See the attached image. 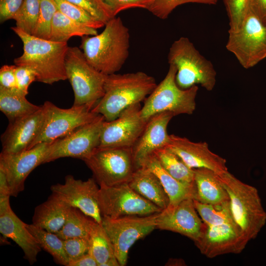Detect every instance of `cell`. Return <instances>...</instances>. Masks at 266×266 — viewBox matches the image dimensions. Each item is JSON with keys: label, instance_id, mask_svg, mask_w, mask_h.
I'll list each match as a JSON object with an SVG mask.
<instances>
[{"label": "cell", "instance_id": "21", "mask_svg": "<svg viewBox=\"0 0 266 266\" xmlns=\"http://www.w3.org/2000/svg\"><path fill=\"white\" fill-rule=\"evenodd\" d=\"M174 116L171 113L164 112L149 119L142 133L132 148L135 168L139 167L143 161L156 150L167 145L170 136L167 127Z\"/></svg>", "mask_w": 266, "mask_h": 266}, {"label": "cell", "instance_id": "28", "mask_svg": "<svg viewBox=\"0 0 266 266\" xmlns=\"http://www.w3.org/2000/svg\"><path fill=\"white\" fill-rule=\"evenodd\" d=\"M97 29L82 25L68 18L60 11L55 13L51 25L49 40L55 42H66L71 37L94 35Z\"/></svg>", "mask_w": 266, "mask_h": 266}, {"label": "cell", "instance_id": "8", "mask_svg": "<svg viewBox=\"0 0 266 266\" xmlns=\"http://www.w3.org/2000/svg\"><path fill=\"white\" fill-rule=\"evenodd\" d=\"M228 33L226 47L243 68L253 67L266 58V23L250 10L240 27Z\"/></svg>", "mask_w": 266, "mask_h": 266}, {"label": "cell", "instance_id": "37", "mask_svg": "<svg viewBox=\"0 0 266 266\" xmlns=\"http://www.w3.org/2000/svg\"><path fill=\"white\" fill-rule=\"evenodd\" d=\"M219 0H153L147 9L151 13L161 19H166L177 6L187 3H197L215 5Z\"/></svg>", "mask_w": 266, "mask_h": 266}, {"label": "cell", "instance_id": "29", "mask_svg": "<svg viewBox=\"0 0 266 266\" xmlns=\"http://www.w3.org/2000/svg\"><path fill=\"white\" fill-rule=\"evenodd\" d=\"M153 154L161 166L176 179L187 184L195 182V173L183 160L167 147L156 150Z\"/></svg>", "mask_w": 266, "mask_h": 266}, {"label": "cell", "instance_id": "22", "mask_svg": "<svg viewBox=\"0 0 266 266\" xmlns=\"http://www.w3.org/2000/svg\"><path fill=\"white\" fill-rule=\"evenodd\" d=\"M0 232L3 236L12 239L23 250L25 258L31 265L37 261L41 250L38 242L23 222L10 207L0 214Z\"/></svg>", "mask_w": 266, "mask_h": 266}, {"label": "cell", "instance_id": "24", "mask_svg": "<svg viewBox=\"0 0 266 266\" xmlns=\"http://www.w3.org/2000/svg\"><path fill=\"white\" fill-rule=\"evenodd\" d=\"M196 194L194 200L217 205L230 201V197L219 174L205 168H193Z\"/></svg>", "mask_w": 266, "mask_h": 266}, {"label": "cell", "instance_id": "35", "mask_svg": "<svg viewBox=\"0 0 266 266\" xmlns=\"http://www.w3.org/2000/svg\"><path fill=\"white\" fill-rule=\"evenodd\" d=\"M58 9L73 21L89 28L98 29L105 24L97 19L83 8L66 0H54Z\"/></svg>", "mask_w": 266, "mask_h": 266}, {"label": "cell", "instance_id": "2", "mask_svg": "<svg viewBox=\"0 0 266 266\" xmlns=\"http://www.w3.org/2000/svg\"><path fill=\"white\" fill-rule=\"evenodd\" d=\"M11 29L21 39L23 54L14 59L15 65L32 68L36 81L47 84L67 79L65 58L69 46L66 42H55L26 33L17 27Z\"/></svg>", "mask_w": 266, "mask_h": 266}, {"label": "cell", "instance_id": "32", "mask_svg": "<svg viewBox=\"0 0 266 266\" xmlns=\"http://www.w3.org/2000/svg\"><path fill=\"white\" fill-rule=\"evenodd\" d=\"M93 220L79 209L71 206L64 226L56 234L63 240L88 238Z\"/></svg>", "mask_w": 266, "mask_h": 266}, {"label": "cell", "instance_id": "12", "mask_svg": "<svg viewBox=\"0 0 266 266\" xmlns=\"http://www.w3.org/2000/svg\"><path fill=\"white\" fill-rule=\"evenodd\" d=\"M45 113L42 129L28 149L42 142H51L76 129L90 123L99 115L88 105H73L70 108H60L46 101L42 105Z\"/></svg>", "mask_w": 266, "mask_h": 266}, {"label": "cell", "instance_id": "20", "mask_svg": "<svg viewBox=\"0 0 266 266\" xmlns=\"http://www.w3.org/2000/svg\"><path fill=\"white\" fill-rule=\"evenodd\" d=\"M44 118L41 105L35 112L9 122L1 135V152L14 154L28 149L39 134Z\"/></svg>", "mask_w": 266, "mask_h": 266}, {"label": "cell", "instance_id": "4", "mask_svg": "<svg viewBox=\"0 0 266 266\" xmlns=\"http://www.w3.org/2000/svg\"><path fill=\"white\" fill-rule=\"evenodd\" d=\"M219 176L229 195L235 222L249 241L255 238L266 223V212L258 190L228 171Z\"/></svg>", "mask_w": 266, "mask_h": 266}, {"label": "cell", "instance_id": "36", "mask_svg": "<svg viewBox=\"0 0 266 266\" xmlns=\"http://www.w3.org/2000/svg\"><path fill=\"white\" fill-rule=\"evenodd\" d=\"M39 16L33 35L49 40L52 20L58 9L54 0H39Z\"/></svg>", "mask_w": 266, "mask_h": 266}, {"label": "cell", "instance_id": "26", "mask_svg": "<svg viewBox=\"0 0 266 266\" xmlns=\"http://www.w3.org/2000/svg\"><path fill=\"white\" fill-rule=\"evenodd\" d=\"M141 166L147 167L158 176L169 197L168 206L176 205L185 199H195V183H185L173 177L161 166L153 154L147 157Z\"/></svg>", "mask_w": 266, "mask_h": 266}, {"label": "cell", "instance_id": "31", "mask_svg": "<svg viewBox=\"0 0 266 266\" xmlns=\"http://www.w3.org/2000/svg\"><path fill=\"white\" fill-rule=\"evenodd\" d=\"M27 227L35 237L41 249L49 253L57 264L68 266L69 260L65 251L62 239L56 233L49 232L33 224H27Z\"/></svg>", "mask_w": 266, "mask_h": 266}, {"label": "cell", "instance_id": "42", "mask_svg": "<svg viewBox=\"0 0 266 266\" xmlns=\"http://www.w3.org/2000/svg\"><path fill=\"white\" fill-rule=\"evenodd\" d=\"M15 72L18 91L26 96L29 87L33 82L36 81V73L32 68L21 66H16Z\"/></svg>", "mask_w": 266, "mask_h": 266}, {"label": "cell", "instance_id": "3", "mask_svg": "<svg viewBox=\"0 0 266 266\" xmlns=\"http://www.w3.org/2000/svg\"><path fill=\"white\" fill-rule=\"evenodd\" d=\"M157 85L153 77L142 71L107 75L104 95L92 110L111 121L128 107L145 100Z\"/></svg>", "mask_w": 266, "mask_h": 266}, {"label": "cell", "instance_id": "30", "mask_svg": "<svg viewBox=\"0 0 266 266\" xmlns=\"http://www.w3.org/2000/svg\"><path fill=\"white\" fill-rule=\"evenodd\" d=\"M90 254L98 263L102 265L109 259L116 257L111 242L101 224L93 220L89 234Z\"/></svg>", "mask_w": 266, "mask_h": 266}, {"label": "cell", "instance_id": "27", "mask_svg": "<svg viewBox=\"0 0 266 266\" xmlns=\"http://www.w3.org/2000/svg\"><path fill=\"white\" fill-rule=\"evenodd\" d=\"M41 107L30 102L18 91L0 87V110L9 122L34 113Z\"/></svg>", "mask_w": 266, "mask_h": 266}, {"label": "cell", "instance_id": "18", "mask_svg": "<svg viewBox=\"0 0 266 266\" xmlns=\"http://www.w3.org/2000/svg\"><path fill=\"white\" fill-rule=\"evenodd\" d=\"M203 222L192 199L183 200L174 206H168L157 214L156 229L184 235L194 242L198 238Z\"/></svg>", "mask_w": 266, "mask_h": 266}, {"label": "cell", "instance_id": "16", "mask_svg": "<svg viewBox=\"0 0 266 266\" xmlns=\"http://www.w3.org/2000/svg\"><path fill=\"white\" fill-rule=\"evenodd\" d=\"M52 143H40L17 153L1 152L0 169L6 176L11 196L16 197L24 190L27 177L35 168L44 164Z\"/></svg>", "mask_w": 266, "mask_h": 266}, {"label": "cell", "instance_id": "19", "mask_svg": "<svg viewBox=\"0 0 266 266\" xmlns=\"http://www.w3.org/2000/svg\"><path fill=\"white\" fill-rule=\"evenodd\" d=\"M169 136L166 147L177 154L190 168H208L219 175L228 171L226 160L210 151L206 142H195L174 134Z\"/></svg>", "mask_w": 266, "mask_h": 266}, {"label": "cell", "instance_id": "40", "mask_svg": "<svg viewBox=\"0 0 266 266\" xmlns=\"http://www.w3.org/2000/svg\"><path fill=\"white\" fill-rule=\"evenodd\" d=\"M63 243L69 262L88 253L89 243L87 237L70 238L63 240Z\"/></svg>", "mask_w": 266, "mask_h": 266}, {"label": "cell", "instance_id": "6", "mask_svg": "<svg viewBox=\"0 0 266 266\" xmlns=\"http://www.w3.org/2000/svg\"><path fill=\"white\" fill-rule=\"evenodd\" d=\"M176 72V67L169 65L164 79L146 98L141 109L144 119L148 120L154 115L164 112L171 113L174 116L193 113L199 87L194 85L187 89L180 88L175 80Z\"/></svg>", "mask_w": 266, "mask_h": 266}, {"label": "cell", "instance_id": "11", "mask_svg": "<svg viewBox=\"0 0 266 266\" xmlns=\"http://www.w3.org/2000/svg\"><path fill=\"white\" fill-rule=\"evenodd\" d=\"M98 201L102 216L111 218L146 216L163 210L134 191L128 182L100 186Z\"/></svg>", "mask_w": 266, "mask_h": 266}, {"label": "cell", "instance_id": "15", "mask_svg": "<svg viewBox=\"0 0 266 266\" xmlns=\"http://www.w3.org/2000/svg\"><path fill=\"white\" fill-rule=\"evenodd\" d=\"M141 109L140 103L135 104L123 110L114 120H104L99 147L132 148L148 121L141 116Z\"/></svg>", "mask_w": 266, "mask_h": 266}, {"label": "cell", "instance_id": "10", "mask_svg": "<svg viewBox=\"0 0 266 266\" xmlns=\"http://www.w3.org/2000/svg\"><path fill=\"white\" fill-rule=\"evenodd\" d=\"M158 213L116 218L102 216L101 225L111 242L115 256L121 266L126 265L132 246L156 229Z\"/></svg>", "mask_w": 266, "mask_h": 266}, {"label": "cell", "instance_id": "1", "mask_svg": "<svg viewBox=\"0 0 266 266\" xmlns=\"http://www.w3.org/2000/svg\"><path fill=\"white\" fill-rule=\"evenodd\" d=\"M104 26L99 34L82 37L79 48L92 66L110 75L118 71L128 58L130 34L119 17L111 18Z\"/></svg>", "mask_w": 266, "mask_h": 266}, {"label": "cell", "instance_id": "41", "mask_svg": "<svg viewBox=\"0 0 266 266\" xmlns=\"http://www.w3.org/2000/svg\"><path fill=\"white\" fill-rule=\"evenodd\" d=\"M83 8L105 24L111 18L99 0H66Z\"/></svg>", "mask_w": 266, "mask_h": 266}, {"label": "cell", "instance_id": "14", "mask_svg": "<svg viewBox=\"0 0 266 266\" xmlns=\"http://www.w3.org/2000/svg\"><path fill=\"white\" fill-rule=\"evenodd\" d=\"M248 242L235 222L214 226L203 222L200 233L194 243L202 254L213 258L227 254L240 253Z\"/></svg>", "mask_w": 266, "mask_h": 266}, {"label": "cell", "instance_id": "7", "mask_svg": "<svg viewBox=\"0 0 266 266\" xmlns=\"http://www.w3.org/2000/svg\"><path fill=\"white\" fill-rule=\"evenodd\" d=\"M65 69L74 93L73 105H86L92 109L104 95L107 75L97 70L86 59L82 50L69 47L65 58Z\"/></svg>", "mask_w": 266, "mask_h": 266}, {"label": "cell", "instance_id": "23", "mask_svg": "<svg viewBox=\"0 0 266 266\" xmlns=\"http://www.w3.org/2000/svg\"><path fill=\"white\" fill-rule=\"evenodd\" d=\"M128 183L137 193L162 210L169 205V197L160 179L147 167L136 168Z\"/></svg>", "mask_w": 266, "mask_h": 266}, {"label": "cell", "instance_id": "46", "mask_svg": "<svg viewBox=\"0 0 266 266\" xmlns=\"http://www.w3.org/2000/svg\"><path fill=\"white\" fill-rule=\"evenodd\" d=\"M68 266H98L95 258L89 253L76 260L70 261Z\"/></svg>", "mask_w": 266, "mask_h": 266}, {"label": "cell", "instance_id": "25", "mask_svg": "<svg viewBox=\"0 0 266 266\" xmlns=\"http://www.w3.org/2000/svg\"><path fill=\"white\" fill-rule=\"evenodd\" d=\"M70 207L52 194L46 201L35 208L33 224L56 233L64 226Z\"/></svg>", "mask_w": 266, "mask_h": 266}, {"label": "cell", "instance_id": "44", "mask_svg": "<svg viewBox=\"0 0 266 266\" xmlns=\"http://www.w3.org/2000/svg\"><path fill=\"white\" fill-rule=\"evenodd\" d=\"M16 65H5L0 68V87L4 89L18 91L15 76Z\"/></svg>", "mask_w": 266, "mask_h": 266}, {"label": "cell", "instance_id": "43", "mask_svg": "<svg viewBox=\"0 0 266 266\" xmlns=\"http://www.w3.org/2000/svg\"><path fill=\"white\" fill-rule=\"evenodd\" d=\"M24 0H0V22L13 19L20 9Z\"/></svg>", "mask_w": 266, "mask_h": 266}, {"label": "cell", "instance_id": "9", "mask_svg": "<svg viewBox=\"0 0 266 266\" xmlns=\"http://www.w3.org/2000/svg\"><path fill=\"white\" fill-rule=\"evenodd\" d=\"M83 161L100 186L128 182L136 169L130 148L98 147Z\"/></svg>", "mask_w": 266, "mask_h": 266}, {"label": "cell", "instance_id": "33", "mask_svg": "<svg viewBox=\"0 0 266 266\" xmlns=\"http://www.w3.org/2000/svg\"><path fill=\"white\" fill-rule=\"evenodd\" d=\"M193 200L198 213L205 224L214 226L235 222L230 200L220 204L213 205L204 204Z\"/></svg>", "mask_w": 266, "mask_h": 266}, {"label": "cell", "instance_id": "17", "mask_svg": "<svg viewBox=\"0 0 266 266\" xmlns=\"http://www.w3.org/2000/svg\"><path fill=\"white\" fill-rule=\"evenodd\" d=\"M50 189L52 194L69 206L79 209L101 224L102 216L98 201L100 188L93 177L83 181L68 175L64 183L53 185Z\"/></svg>", "mask_w": 266, "mask_h": 266}, {"label": "cell", "instance_id": "45", "mask_svg": "<svg viewBox=\"0 0 266 266\" xmlns=\"http://www.w3.org/2000/svg\"><path fill=\"white\" fill-rule=\"evenodd\" d=\"M249 10L266 23V0H250Z\"/></svg>", "mask_w": 266, "mask_h": 266}, {"label": "cell", "instance_id": "34", "mask_svg": "<svg viewBox=\"0 0 266 266\" xmlns=\"http://www.w3.org/2000/svg\"><path fill=\"white\" fill-rule=\"evenodd\" d=\"M39 11V0H24L20 9L13 19L16 21V27L33 35L38 23Z\"/></svg>", "mask_w": 266, "mask_h": 266}, {"label": "cell", "instance_id": "38", "mask_svg": "<svg viewBox=\"0 0 266 266\" xmlns=\"http://www.w3.org/2000/svg\"><path fill=\"white\" fill-rule=\"evenodd\" d=\"M229 20V31H234L242 24L249 10L250 0H223Z\"/></svg>", "mask_w": 266, "mask_h": 266}, {"label": "cell", "instance_id": "47", "mask_svg": "<svg viewBox=\"0 0 266 266\" xmlns=\"http://www.w3.org/2000/svg\"><path fill=\"white\" fill-rule=\"evenodd\" d=\"M11 196L9 186L6 176L0 169V197Z\"/></svg>", "mask_w": 266, "mask_h": 266}, {"label": "cell", "instance_id": "13", "mask_svg": "<svg viewBox=\"0 0 266 266\" xmlns=\"http://www.w3.org/2000/svg\"><path fill=\"white\" fill-rule=\"evenodd\" d=\"M105 119L100 115L92 122L83 125L53 142L44 164L64 157L84 160L99 147Z\"/></svg>", "mask_w": 266, "mask_h": 266}, {"label": "cell", "instance_id": "5", "mask_svg": "<svg viewBox=\"0 0 266 266\" xmlns=\"http://www.w3.org/2000/svg\"><path fill=\"white\" fill-rule=\"evenodd\" d=\"M167 60L169 65L176 68L175 80L180 88L187 89L199 84L208 91L214 89L217 73L212 63L199 52L188 38L181 37L172 43Z\"/></svg>", "mask_w": 266, "mask_h": 266}, {"label": "cell", "instance_id": "39", "mask_svg": "<svg viewBox=\"0 0 266 266\" xmlns=\"http://www.w3.org/2000/svg\"><path fill=\"white\" fill-rule=\"evenodd\" d=\"M110 18L124 10L132 8L147 9L153 0H99Z\"/></svg>", "mask_w": 266, "mask_h": 266}]
</instances>
